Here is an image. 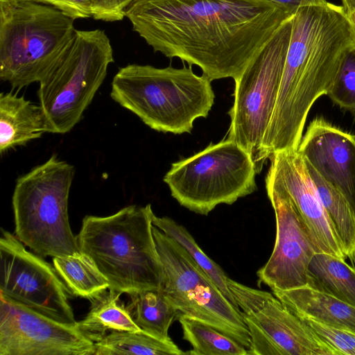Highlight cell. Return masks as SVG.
<instances>
[{"label":"cell","instance_id":"cell-17","mask_svg":"<svg viewBox=\"0 0 355 355\" xmlns=\"http://www.w3.org/2000/svg\"><path fill=\"white\" fill-rule=\"evenodd\" d=\"M47 132L42 107L12 92L0 95V153L40 138Z\"/></svg>","mask_w":355,"mask_h":355},{"label":"cell","instance_id":"cell-24","mask_svg":"<svg viewBox=\"0 0 355 355\" xmlns=\"http://www.w3.org/2000/svg\"><path fill=\"white\" fill-rule=\"evenodd\" d=\"M94 343V355H185L173 341L162 340L141 330L111 331Z\"/></svg>","mask_w":355,"mask_h":355},{"label":"cell","instance_id":"cell-27","mask_svg":"<svg viewBox=\"0 0 355 355\" xmlns=\"http://www.w3.org/2000/svg\"><path fill=\"white\" fill-rule=\"evenodd\" d=\"M326 95L355 119V46L346 54Z\"/></svg>","mask_w":355,"mask_h":355},{"label":"cell","instance_id":"cell-32","mask_svg":"<svg viewBox=\"0 0 355 355\" xmlns=\"http://www.w3.org/2000/svg\"><path fill=\"white\" fill-rule=\"evenodd\" d=\"M341 3L345 14L355 10V0H341Z\"/></svg>","mask_w":355,"mask_h":355},{"label":"cell","instance_id":"cell-28","mask_svg":"<svg viewBox=\"0 0 355 355\" xmlns=\"http://www.w3.org/2000/svg\"><path fill=\"white\" fill-rule=\"evenodd\" d=\"M299 317L317 336L333 347L338 355H355V334L309 318Z\"/></svg>","mask_w":355,"mask_h":355},{"label":"cell","instance_id":"cell-26","mask_svg":"<svg viewBox=\"0 0 355 355\" xmlns=\"http://www.w3.org/2000/svg\"><path fill=\"white\" fill-rule=\"evenodd\" d=\"M153 224L167 236L182 245L200 268L211 278L228 300L239 309L228 284V277L223 269L211 259L198 246L193 237L182 225L168 216L159 217L154 214Z\"/></svg>","mask_w":355,"mask_h":355},{"label":"cell","instance_id":"cell-8","mask_svg":"<svg viewBox=\"0 0 355 355\" xmlns=\"http://www.w3.org/2000/svg\"><path fill=\"white\" fill-rule=\"evenodd\" d=\"M256 174L250 155L226 139L173 163L163 180L180 205L207 216L218 205L252 193Z\"/></svg>","mask_w":355,"mask_h":355},{"label":"cell","instance_id":"cell-5","mask_svg":"<svg viewBox=\"0 0 355 355\" xmlns=\"http://www.w3.org/2000/svg\"><path fill=\"white\" fill-rule=\"evenodd\" d=\"M74 19L37 0H0V78L13 88L40 83L71 44Z\"/></svg>","mask_w":355,"mask_h":355},{"label":"cell","instance_id":"cell-11","mask_svg":"<svg viewBox=\"0 0 355 355\" xmlns=\"http://www.w3.org/2000/svg\"><path fill=\"white\" fill-rule=\"evenodd\" d=\"M248 329L251 355H338L273 293L227 278Z\"/></svg>","mask_w":355,"mask_h":355},{"label":"cell","instance_id":"cell-14","mask_svg":"<svg viewBox=\"0 0 355 355\" xmlns=\"http://www.w3.org/2000/svg\"><path fill=\"white\" fill-rule=\"evenodd\" d=\"M0 355H94L76 324L57 321L0 294Z\"/></svg>","mask_w":355,"mask_h":355},{"label":"cell","instance_id":"cell-9","mask_svg":"<svg viewBox=\"0 0 355 355\" xmlns=\"http://www.w3.org/2000/svg\"><path fill=\"white\" fill-rule=\"evenodd\" d=\"M292 17L286 20L241 76L234 80L227 139L251 157L262 170L263 139L275 106L290 42Z\"/></svg>","mask_w":355,"mask_h":355},{"label":"cell","instance_id":"cell-18","mask_svg":"<svg viewBox=\"0 0 355 355\" xmlns=\"http://www.w3.org/2000/svg\"><path fill=\"white\" fill-rule=\"evenodd\" d=\"M272 293L291 311L355 334V307L308 286Z\"/></svg>","mask_w":355,"mask_h":355},{"label":"cell","instance_id":"cell-25","mask_svg":"<svg viewBox=\"0 0 355 355\" xmlns=\"http://www.w3.org/2000/svg\"><path fill=\"white\" fill-rule=\"evenodd\" d=\"M183 339L190 343L189 355H247L248 349L212 326L180 313Z\"/></svg>","mask_w":355,"mask_h":355},{"label":"cell","instance_id":"cell-23","mask_svg":"<svg viewBox=\"0 0 355 355\" xmlns=\"http://www.w3.org/2000/svg\"><path fill=\"white\" fill-rule=\"evenodd\" d=\"M53 266L69 293L92 302L110 288V284L92 259L80 252L53 258Z\"/></svg>","mask_w":355,"mask_h":355},{"label":"cell","instance_id":"cell-16","mask_svg":"<svg viewBox=\"0 0 355 355\" xmlns=\"http://www.w3.org/2000/svg\"><path fill=\"white\" fill-rule=\"evenodd\" d=\"M297 150L340 191L355 216V135L316 117L308 125Z\"/></svg>","mask_w":355,"mask_h":355},{"label":"cell","instance_id":"cell-3","mask_svg":"<svg viewBox=\"0 0 355 355\" xmlns=\"http://www.w3.org/2000/svg\"><path fill=\"white\" fill-rule=\"evenodd\" d=\"M150 204L125 207L107 216H86L76 236L80 252L88 255L110 284L129 295L159 290L164 266L153 232Z\"/></svg>","mask_w":355,"mask_h":355},{"label":"cell","instance_id":"cell-15","mask_svg":"<svg viewBox=\"0 0 355 355\" xmlns=\"http://www.w3.org/2000/svg\"><path fill=\"white\" fill-rule=\"evenodd\" d=\"M267 175L285 188L308 230L316 253H325L342 259L347 258L322 201L297 150L276 153L270 158Z\"/></svg>","mask_w":355,"mask_h":355},{"label":"cell","instance_id":"cell-7","mask_svg":"<svg viewBox=\"0 0 355 355\" xmlns=\"http://www.w3.org/2000/svg\"><path fill=\"white\" fill-rule=\"evenodd\" d=\"M114 62L103 30L77 31L63 55L39 83L47 132L65 134L81 120Z\"/></svg>","mask_w":355,"mask_h":355},{"label":"cell","instance_id":"cell-22","mask_svg":"<svg viewBox=\"0 0 355 355\" xmlns=\"http://www.w3.org/2000/svg\"><path fill=\"white\" fill-rule=\"evenodd\" d=\"M304 158V157H303ZM329 220L347 258L355 260V216L345 196L304 159Z\"/></svg>","mask_w":355,"mask_h":355},{"label":"cell","instance_id":"cell-30","mask_svg":"<svg viewBox=\"0 0 355 355\" xmlns=\"http://www.w3.org/2000/svg\"><path fill=\"white\" fill-rule=\"evenodd\" d=\"M62 11L74 20L92 17L90 0H37Z\"/></svg>","mask_w":355,"mask_h":355},{"label":"cell","instance_id":"cell-29","mask_svg":"<svg viewBox=\"0 0 355 355\" xmlns=\"http://www.w3.org/2000/svg\"><path fill=\"white\" fill-rule=\"evenodd\" d=\"M133 0H90L92 17L96 20L116 21L122 20L126 8Z\"/></svg>","mask_w":355,"mask_h":355},{"label":"cell","instance_id":"cell-31","mask_svg":"<svg viewBox=\"0 0 355 355\" xmlns=\"http://www.w3.org/2000/svg\"><path fill=\"white\" fill-rule=\"evenodd\" d=\"M281 8L290 15L293 16L302 7L324 5L327 0H268Z\"/></svg>","mask_w":355,"mask_h":355},{"label":"cell","instance_id":"cell-10","mask_svg":"<svg viewBox=\"0 0 355 355\" xmlns=\"http://www.w3.org/2000/svg\"><path fill=\"white\" fill-rule=\"evenodd\" d=\"M153 232L164 266L162 290L178 311L212 326L248 350L249 331L240 309L175 240L154 225Z\"/></svg>","mask_w":355,"mask_h":355},{"label":"cell","instance_id":"cell-19","mask_svg":"<svg viewBox=\"0 0 355 355\" xmlns=\"http://www.w3.org/2000/svg\"><path fill=\"white\" fill-rule=\"evenodd\" d=\"M306 277L309 287L355 307V266L345 259L315 253L308 266Z\"/></svg>","mask_w":355,"mask_h":355},{"label":"cell","instance_id":"cell-21","mask_svg":"<svg viewBox=\"0 0 355 355\" xmlns=\"http://www.w3.org/2000/svg\"><path fill=\"white\" fill-rule=\"evenodd\" d=\"M130 296L126 306L137 326L158 339L171 340L168 330L178 310L162 288L143 291Z\"/></svg>","mask_w":355,"mask_h":355},{"label":"cell","instance_id":"cell-33","mask_svg":"<svg viewBox=\"0 0 355 355\" xmlns=\"http://www.w3.org/2000/svg\"><path fill=\"white\" fill-rule=\"evenodd\" d=\"M347 17L352 25L355 37V10L346 14Z\"/></svg>","mask_w":355,"mask_h":355},{"label":"cell","instance_id":"cell-20","mask_svg":"<svg viewBox=\"0 0 355 355\" xmlns=\"http://www.w3.org/2000/svg\"><path fill=\"white\" fill-rule=\"evenodd\" d=\"M121 295L109 288L92 302L87 315L76 322L78 329L94 343L103 338L109 331L141 330L135 322L127 306L120 302Z\"/></svg>","mask_w":355,"mask_h":355},{"label":"cell","instance_id":"cell-2","mask_svg":"<svg viewBox=\"0 0 355 355\" xmlns=\"http://www.w3.org/2000/svg\"><path fill=\"white\" fill-rule=\"evenodd\" d=\"M355 37L341 6L302 7L292 17L284 67L272 118L265 132L261 160L297 150L315 101L326 95Z\"/></svg>","mask_w":355,"mask_h":355},{"label":"cell","instance_id":"cell-13","mask_svg":"<svg viewBox=\"0 0 355 355\" xmlns=\"http://www.w3.org/2000/svg\"><path fill=\"white\" fill-rule=\"evenodd\" d=\"M265 180L275 215L276 238L270 258L257 271L259 284L272 291L306 286L308 266L316 253L308 230L282 184L267 175Z\"/></svg>","mask_w":355,"mask_h":355},{"label":"cell","instance_id":"cell-6","mask_svg":"<svg viewBox=\"0 0 355 355\" xmlns=\"http://www.w3.org/2000/svg\"><path fill=\"white\" fill-rule=\"evenodd\" d=\"M74 173L73 165L53 155L16 180L12 196L15 235L42 257L80 252L68 214Z\"/></svg>","mask_w":355,"mask_h":355},{"label":"cell","instance_id":"cell-1","mask_svg":"<svg viewBox=\"0 0 355 355\" xmlns=\"http://www.w3.org/2000/svg\"><path fill=\"white\" fill-rule=\"evenodd\" d=\"M125 16L154 52L211 81L239 78L291 15L268 0H133Z\"/></svg>","mask_w":355,"mask_h":355},{"label":"cell","instance_id":"cell-4","mask_svg":"<svg viewBox=\"0 0 355 355\" xmlns=\"http://www.w3.org/2000/svg\"><path fill=\"white\" fill-rule=\"evenodd\" d=\"M211 80L192 67L128 64L113 78L110 96L151 129L191 133L196 119L207 118L215 94Z\"/></svg>","mask_w":355,"mask_h":355},{"label":"cell","instance_id":"cell-12","mask_svg":"<svg viewBox=\"0 0 355 355\" xmlns=\"http://www.w3.org/2000/svg\"><path fill=\"white\" fill-rule=\"evenodd\" d=\"M67 293L53 266L1 229L0 294L60 322L76 324Z\"/></svg>","mask_w":355,"mask_h":355}]
</instances>
